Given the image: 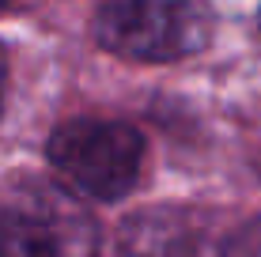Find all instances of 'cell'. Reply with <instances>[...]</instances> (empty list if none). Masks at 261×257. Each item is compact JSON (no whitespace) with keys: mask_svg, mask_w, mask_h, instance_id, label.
Returning <instances> with one entry per match:
<instances>
[{"mask_svg":"<svg viewBox=\"0 0 261 257\" xmlns=\"http://www.w3.org/2000/svg\"><path fill=\"white\" fill-rule=\"evenodd\" d=\"M4 83H8V61H4V49H0V102H4Z\"/></svg>","mask_w":261,"mask_h":257,"instance_id":"6","label":"cell"},{"mask_svg":"<svg viewBox=\"0 0 261 257\" xmlns=\"http://www.w3.org/2000/svg\"><path fill=\"white\" fill-rule=\"evenodd\" d=\"M257 23H261V12H257Z\"/></svg>","mask_w":261,"mask_h":257,"instance_id":"8","label":"cell"},{"mask_svg":"<svg viewBox=\"0 0 261 257\" xmlns=\"http://www.w3.org/2000/svg\"><path fill=\"white\" fill-rule=\"evenodd\" d=\"M220 257H261V216H254L250 223H242L239 231L227 238V246L220 250Z\"/></svg>","mask_w":261,"mask_h":257,"instance_id":"5","label":"cell"},{"mask_svg":"<svg viewBox=\"0 0 261 257\" xmlns=\"http://www.w3.org/2000/svg\"><path fill=\"white\" fill-rule=\"evenodd\" d=\"M53 170L76 193L95 201H121L144 170V136L125 121H68L49 136Z\"/></svg>","mask_w":261,"mask_h":257,"instance_id":"2","label":"cell"},{"mask_svg":"<svg viewBox=\"0 0 261 257\" xmlns=\"http://www.w3.org/2000/svg\"><path fill=\"white\" fill-rule=\"evenodd\" d=\"M0 257H98V223L61 189H23L0 208Z\"/></svg>","mask_w":261,"mask_h":257,"instance_id":"3","label":"cell"},{"mask_svg":"<svg viewBox=\"0 0 261 257\" xmlns=\"http://www.w3.org/2000/svg\"><path fill=\"white\" fill-rule=\"evenodd\" d=\"M212 227L186 208L137 212L118 231V257H220Z\"/></svg>","mask_w":261,"mask_h":257,"instance_id":"4","label":"cell"},{"mask_svg":"<svg viewBox=\"0 0 261 257\" xmlns=\"http://www.w3.org/2000/svg\"><path fill=\"white\" fill-rule=\"evenodd\" d=\"M216 12L208 0H98L95 38L125 61L167 65L212 42Z\"/></svg>","mask_w":261,"mask_h":257,"instance_id":"1","label":"cell"},{"mask_svg":"<svg viewBox=\"0 0 261 257\" xmlns=\"http://www.w3.org/2000/svg\"><path fill=\"white\" fill-rule=\"evenodd\" d=\"M8 4H15V0H0V12H4V8H8Z\"/></svg>","mask_w":261,"mask_h":257,"instance_id":"7","label":"cell"}]
</instances>
